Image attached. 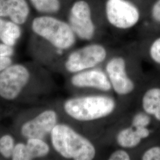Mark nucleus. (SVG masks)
Returning <instances> with one entry per match:
<instances>
[{
	"label": "nucleus",
	"mask_w": 160,
	"mask_h": 160,
	"mask_svg": "<svg viewBox=\"0 0 160 160\" xmlns=\"http://www.w3.org/2000/svg\"><path fill=\"white\" fill-rule=\"evenodd\" d=\"M64 19L77 39L87 42L95 39L102 26L106 24L102 0H72Z\"/></svg>",
	"instance_id": "nucleus-1"
},
{
	"label": "nucleus",
	"mask_w": 160,
	"mask_h": 160,
	"mask_svg": "<svg viewBox=\"0 0 160 160\" xmlns=\"http://www.w3.org/2000/svg\"><path fill=\"white\" fill-rule=\"evenodd\" d=\"M29 26L32 34L61 55L75 46L77 38L68 22L61 17L35 14Z\"/></svg>",
	"instance_id": "nucleus-2"
},
{
	"label": "nucleus",
	"mask_w": 160,
	"mask_h": 160,
	"mask_svg": "<svg viewBox=\"0 0 160 160\" xmlns=\"http://www.w3.org/2000/svg\"><path fill=\"white\" fill-rule=\"evenodd\" d=\"M152 0H102L106 24L119 30L137 26L146 16Z\"/></svg>",
	"instance_id": "nucleus-3"
},
{
	"label": "nucleus",
	"mask_w": 160,
	"mask_h": 160,
	"mask_svg": "<svg viewBox=\"0 0 160 160\" xmlns=\"http://www.w3.org/2000/svg\"><path fill=\"white\" fill-rule=\"evenodd\" d=\"M52 147L63 158L74 160H92L96 148L87 138L65 124H57L51 133Z\"/></svg>",
	"instance_id": "nucleus-4"
},
{
	"label": "nucleus",
	"mask_w": 160,
	"mask_h": 160,
	"mask_svg": "<svg viewBox=\"0 0 160 160\" xmlns=\"http://www.w3.org/2000/svg\"><path fill=\"white\" fill-rule=\"evenodd\" d=\"M116 108L113 98L104 96H88L67 100L63 104L66 113L75 120L90 122L112 114Z\"/></svg>",
	"instance_id": "nucleus-5"
},
{
	"label": "nucleus",
	"mask_w": 160,
	"mask_h": 160,
	"mask_svg": "<svg viewBox=\"0 0 160 160\" xmlns=\"http://www.w3.org/2000/svg\"><path fill=\"white\" fill-rule=\"evenodd\" d=\"M108 56V50L104 45L90 42L71 52L66 58L65 67L69 72H79L102 63Z\"/></svg>",
	"instance_id": "nucleus-6"
},
{
	"label": "nucleus",
	"mask_w": 160,
	"mask_h": 160,
	"mask_svg": "<svg viewBox=\"0 0 160 160\" xmlns=\"http://www.w3.org/2000/svg\"><path fill=\"white\" fill-rule=\"evenodd\" d=\"M30 74L29 69L22 64H12L0 72V97L14 100L29 83Z\"/></svg>",
	"instance_id": "nucleus-7"
},
{
	"label": "nucleus",
	"mask_w": 160,
	"mask_h": 160,
	"mask_svg": "<svg viewBox=\"0 0 160 160\" xmlns=\"http://www.w3.org/2000/svg\"><path fill=\"white\" fill-rule=\"evenodd\" d=\"M106 71L112 87L118 94L125 96L133 91L135 85L127 74L126 59L123 56L112 58L106 63Z\"/></svg>",
	"instance_id": "nucleus-8"
},
{
	"label": "nucleus",
	"mask_w": 160,
	"mask_h": 160,
	"mask_svg": "<svg viewBox=\"0 0 160 160\" xmlns=\"http://www.w3.org/2000/svg\"><path fill=\"white\" fill-rule=\"evenodd\" d=\"M57 122L56 112L53 110H46L24 123L21 128V133L27 139H43L48 135H51L53 129L57 125Z\"/></svg>",
	"instance_id": "nucleus-9"
},
{
	"label": "nucleus",
	"mask_w": 160,
	"mask_h": 160,
	"mask_svg": "<svg viewBox=\"0 0 160 160\" xmlns=\"http://www.w3.org/2000/svg\"><path fill=\"white\" fill-rule=\"evenodd\" d=\"M33 16L29 0H0V17L23 27L29 25Z\"/></svg>",
	"instance_id": "nucleus-10"
},
{
	"label": "nucleus",
	"mask_w": 160,
	"mask_h": 160,
	"mask_svg": "<svg viewBox=\"0 0 160 160\" xmlns=\"http://www.w3.org/2000/svg\"><path fill=\"white\" fill-rule=\"evenodd\" d=\"M71 82L78 88H94L103 92H108L112 88L107 74L97 69L77 72L71 78Z\"/></svg>",
	"instance_id": "nucleus-11"
},
{
	"label": "nucleus",
	"mask_w": 160,
	"mask_h": 160,
	"mask_svg": "<svg viewBox=\"0 0 160 160\" xmlns=\"http://www.w3.org/2000/svg\"><path fill=\"white\" fill-rule=\"evenodd\" d=\"M72 0H29L31 7L38 15L53 16L64 18Z\"/></svg>",
	"instance_id": "nucleus-12"
},
{
	"label": "nucleus",
	"mask_w": 160,
	"mask_h": 160,
	"mask_svg": "<svg viewBox=\"0 0 160 160\" xmlns=\"http://www.w3.org/2000/svg\"><path fill=\"white\" fill-rule=\"evenodd\" d=\"M150 134L147 127L132 126L120 131L116 137L118 145L124 148H133L138 146L143 139Z\"/></svg>",
	"instance_id": "nucleus-13"
},
{
	"label": "nucleus",
	"mask_w": 160,
	"mask_h": 160,
	"mask_svg": "<svg viewBox=\"0 0 160 160\" xmlns=\"http://www.w3.org/2000/svg\"><path fill=\"white\" fill-rule=\"evenodd\" d=\"M22 33V26L10 20L0 17V43L14 47Z\"/></svg>",
	"instance_id": "nucleus-14"
},
{
	"label": "nucleus",
	"mask_w": 160,
	"mask_h": 160,
	"mask_svg": "<svg viewBox=\"0 0 160 160\" xmlns=\"http://www.w3.org/2000/svg\"><path fill=\"white\" fill-rule=\"evenodd\" d=\"M142 108L145 113L160 121V88H152L144 94Z\"/></svg>",
	"instance_id": "nucleus-15"
},
{
	"label": "nucleus",
	"mask_w": 160,
	"mask_h": 160,
	"mask_svg": "<svg viewBox=\"0 0 160 160\" xmlns=\"http://www.w3.org/2000/svg\"><path fill=\"white\" fill-rule=\"evenodd\" d=\"M26 145L31 160L36 158L46 157L50 151V148L48 144L42 139H28Z\"/></svg>",
	"instance_id": "nucleus-16"
},
{
	"label": "nucleus",
	"mask_w": 160,
	"mask_h": 160,
	"mask_svg": "<svg viewBox=\"0 0 160 160\" xmlns=\"http://www.w3.org/2000/svg\"><path fill=\"white\" fill-rule=\"evenodd\" d=\"M143 22L160 26V0H152Z\"/></svg>",
	"instance_id": "nucleus-17"
},
{
	"label": "nucleus",
	"mask_w": 160,
	"mask_h": 160,
	"mask_svg": "<svg viewBox=\"0 0 160 160\" xmlns=\"http://www.w3.org/2000/svg\"><path fill=\"white\" fill-rule=\"evenodd\" d=\"M14 139L10 135H4L0 138V154L6 158H12L15 147Z\"/></svg>",
	"instance_id": "nucleus-18"
},
{
	"label": "nucleus",
	"mask_w": 160,
	"mask_h": 160,
	"mask_svg": "<svg viewBox=\"0 0 160 160\" xmlns=\"http://www.w3.org/2000/svg\"><path fill=\"white\" fill-rule=\"evenodd\" d=\"M12 159L13 160H31L28 152L26 143L20 142L16 144L12 155Z\"/></svg>",
	"instance_id": "nucleus-19"
},
{
	"label": "nucleus",
	"mask_w": 160,
	"mask_h": 160,
	"mask_svg": "<svg viewBox=\"0 0 160 160\" xmlns=\"http://www.w3.org/2000/svg\"><path fill=\"white\" fill-rule=\"evenodd\" d=\"M148 53L154 62L160 65V36L151 42L149 46Z\"/></svg>",
	"instance_id": "nucleus-20"
},
{
	"label": "nucleus",
	"mask_w": 160,
	"mask_h": 160,
	"mask_svg": "<svg viewBox=\"0 0 160 160\" xmlns=\"http://www.w3.org/2000/svg\"><path fill=\"white\" fill-rule=\"evenodd\" d=\"M151 122L150 117L147 113L139 112L133 116L132 126L134 127H147Z\"/></svg>",
	"instance_id": "nucleus-21"
},
{
	"label": "nucleus",
	"mask_w": 160,
	"mask_h": 160,
	"mask_svg": "<svg viewBox=\"0 0 160 160\" xmlns=\"http://www.w3.org/2000/svg\"><path fill=\"white\" fill-rule=\"evenodd\" d=\"M143 160H160V147L155 146L147 149L142 156Z\"/></svg>",
	"instance_id": "nucleus-22"
},
{
	"label": "nucleus",
	"mask_w": 160,
	"mask_h": 160,
	"mask_svg": "<svg viewBox=\"0 0 160 160\" xmlns=\"http://www.w3.org/2000/svg\"><path fill=\"white\" fill-rule=\"evenodd\" d=\"M131 157L129 154L123 149H118L115 151L110 155V160H129Z\"/></svg>",
	"instance_id": "nucleus-23"
},
{
	"label": "nucleus",
	"mask_w": 160,
	"mask_h": 160,
	"mask_svg": "<svg viewBox=\"0 0 160 160\" xmlns=\"http://www.w3.org/2000/svg\"><path fill=\"white\" fill-rule=\"evenodd\" d=\"M12 63V59L11 57H3L0 56V72L6 68L9 67Z\"/></svg>",
	"instance_id": "nucleus-24"
}]
</instances>
